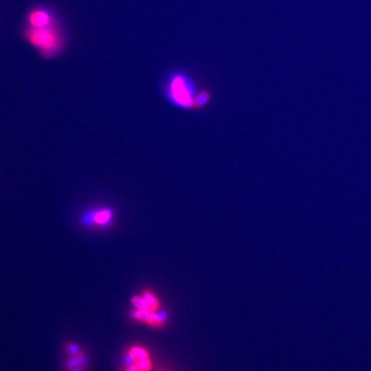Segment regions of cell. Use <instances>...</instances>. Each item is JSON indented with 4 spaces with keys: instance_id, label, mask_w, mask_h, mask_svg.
Returning <instances> with one entry per match:
<instances>
[{
    "instance_id": "obj_2",
    "label": "cell",
    "mask_w": 371,
    "mask_h": 371,
    "mask_svg": "<svg viewBox=\"0 0 371 371\" xmlns=\"http://www.w3.org/2000/svg\"><path fill=\"white\" fill-rule=\"evenodd\" d=\"M27 37L29 42L41 52L43 57H54L61 49V40L49 26L31 28Z\"/></svg>"
},
{
    "instance_id": "obj_7",
    "label": "cell",
    "mask_w": 371,
    "mask_h": 371,
    "mask_svg": "<svg viewBox=\"0 0 371 371\" xmlns=\"http://www.w3.org/2000/svg\"><path fill=\"white\" fill-rule=\"evenodd\" d=\"M210 99H211V95L208 91H199V93L197 95L196 100H195V109L204 108L209 103Z\"/></svg>"
},
{
    "instance_id": "obj_1",
    "label": "cell",
    "mask_w": 371,
    "mask_h": 371,
    "mask_svg": "<svg viewBox=\"0 0 371 371\" xmlns=\"http://www.w3.org/2000/svg\"><path fill=\"white\" fill-rule=\"evenodd\" d=\"M163 91L167 101L176 108L195 109V100L199 91L193 78L183 70H172L167 73Z\"/></svg>"
},
{
    "instance_id": "obj_6",
    "label": "cell",
    "mask_w": 371,
    "mask_h": 371,
    "mask_svg": "<svg viewBox=\"0 0 371 371\" xmlns=\"http://www.w3.org/2000/svg\"><path fill=\"white\" fill-rule=\"evenodd\" d=\"M29 22L31 28H45L50 25V17L43 11H35L31 13Z\"/></svg>"
},
{
    "instance_id": "obj_4",
    "label": "cell",
    "mask_w": 371,
    "mask_h": 371,
    "mask_svg": "<svg viewBox=\"0 0 371 371\" xmlns=\"http://www.w3.org/2000/svg\"><path fill=\"white\" fill-rule=\"evenodd\" d=\"M129 363L124 371H151L152 362L148 351L141 346L131 347L127 352Z\"/></svg>"
},
{
    "instance_id": "obj_5",
    "label": "cell",
    "mask_w": 371,
    "mask_h": 371,
    "mask_svg": "<svg viewBox=\"0 0 371 371\" xmlns=\"http://www.w3.org/2000/svg\"><path fill=\"white\" fill-rule=\"evenodd\" d=\"M132 304L135 309H145L151 313L158 312L160 308L159 300L150 290H145L141 296H133Z\"/></svg>"
},
{
    "instance_id": "obj_3",
    "label": "cell",
    "mask_w": 371,
    "mask_h": 371,
    "mask_svg": "<svg viewBox=\"0 0 371 371\" xmlns=\"http://www.w3.org/2000/svg\"><path fill=\"white\" fill-rule=\"evenodd\" d=\"M115 211L109 206L88 210L81 216L82 223L87 226L109 227L114 220Z\"/></svg>"
}]
</instances>
